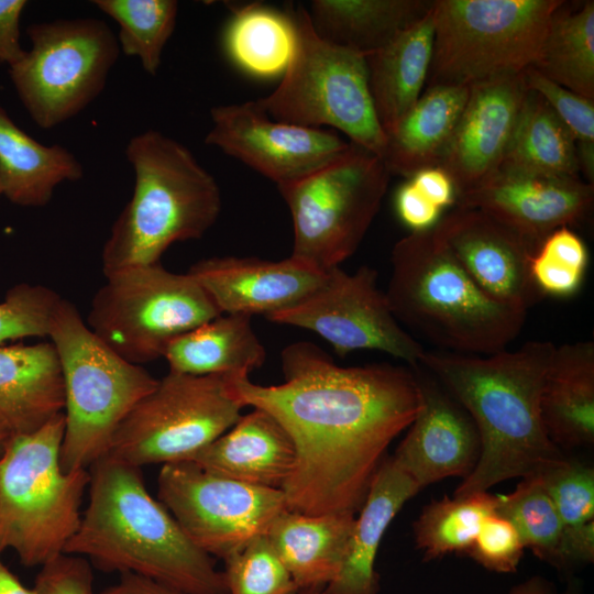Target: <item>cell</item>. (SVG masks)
Masks as SVG:
<instances>
[{
	"mask_svg": "<svg viewBox=\"0 0 594 594\" xmlns=\"http://www.w3.org/2000/svg\"><path fill=\"white\" fill-rule=\"evenodd\" d=\"M280 363L277 385L226 376L231 394L270 414L294 444L280 488L287 509L356 515L387 448L418 411L415 375L408 365L341 366L308 341L287 345Z\"/></svg>",
	"mask_w": 594,
	"mask_h": 594,
	"instance_id": "obj_1",
	"label": "cell"
},
{
	"mask_svg": "<svg viewBox=\"0 0 594 594\" xmlns=\"http://www.w3.org/2000/svg\"><path fill=\"white\" fill-rule=\"evenodd\" d=\"M556 345L534 340L487 355L426 351L419 361L472 417L481 455L455 497L538 474L564 458L541 417V393Z\"/></svg>",
	"mask_w": 594,
	"mask_h": 594,
	"instance_id": "obj_2",
	"label": "cell"
},
{
	"mask_svg": "<svg viewBox=\"0 0 594 594\" xmlns=\"http://www.w3.org/2000/svg\"><path fill=\"white\" fill-rule=\"evenodd\" d=\"M88 471V503L65 553L103 572L138 574L187 594H228L223 572L151 495L141 468L106 454Z\"/></svg>",
	"mask_w": 594,
	"mask_h": 594,
	"instance_id": "obj_3",
	"label": "cell"
},
{
	"mask_svg": "<svg viewBox=\"0 0 594 594\" xmlns=\"http://www.w3.org/2000/svg\"><path fill=\"white\" fill-rule=\"evenodd\" d=\"M125 157L134 173L133 193L103 244L105 276L160 263L172 244L200 239L221 211L217 180L178 141L146 130L130 139Z\"/></svg>",
	"mask_w": 594,
	"mask_h": 594,
	"instance_id": "obj_4",
	"label": "cell"
},
{
	"mask_svg": "<svg viewBox=\"0 0 594 594\" xmlns=\"http://www.w3.org/2000/svg\"><path fill=\"white\" fill-rule=\"evenodd\" d=\"M391 263V310L430 342L453 353L487 355L506 350L520 333L527 311L485 294L435 228L397 241Z\"/></svg>",
	"mask_w": 594,
	"mask_h": 594,
	"instance_id": "obj_5",
	"label": "cell"
},
{
	"mask_svg": "<svg viewBox=\"0 0 594 594\" xmlns=\"http://www.w3.org/2000/svg\"><path fill=\"white\" fill-rule=\"evenodd\" d=\"M64 427L61 413L0 450V552L14 550L25 566L64 553L81 521L90 474L62 468Z\"/></svg>",
	"mask_w": 594,
	"mask_h": 594,
	"instance_id": "obj_6",
	"label": "cell"
},
{
	"mask_svg": "<svg viewBox=\"0 0 594 594\" xmlns=\"http://www.w3.org/2000/svg\"><path fill=\"white\" fill-rule=\"evenodd\" d=\"M48 338L64 381L61 465L88 470L108 454L120 424L158 380L101 342L67 299H61L53 315Z\"/></svg>",
	"mask_w": 594,
	"mask_h": 594,
	"instance_id": "obj_7",
	"label": "cell"
},
{
	"mask_svg": "<svg viewBox=\"0 0 594 594\" xmlns=\"http://www.w3.org/2000/svg\"><path fill=\"white\" fill-rule=\"evenodd\" d=\"M289 13L296 29L293 58L279 85L257 103L278 121L338 130L382 158L386 135L371 95L366 56L320 37L304 7Z\"/></svg>",
	"mask_w": 594,
	"mask_h": 594,
	"instance_id": "obj_8",
	"label": "cell"
},
{
	"mask_svg": "<svg viewBox=\"0 0 594 594\" xmlns=\"http://www.w3.org/2000/svg\"><path fill=\"white\" fill-rule=\"evenodd\" d=\"M562 0H435L427 86H470L531 66Z\"/></svg>",
	"mask_w": 594,
	"mask_h": 594,
	"instance_id": "obj_9",
	"label": "cell"
},
{
	"mask_svg": "<svg viewBox=\"0 0 594 594\" xmlns=\"http://www.w3.org/2000/svg\"><path fill=\"white\" fill-rule=\"evenodd\" d=\"M389 177L380 156L351 143L320 168L277 185L293 220L290 256L323 272L340 266L365 237Z\"/></svg>",
	"mask_w": 594,
	"mask_h": 594,
	"instance_id": "obj_10",
	"label": "cell"
},
{
	"mask_svg": "<svg viewBox=\"0 0 594 594\" xmlns=\"http://www.w3.org/2000/svg\"><path fill=\"white\" fill-rule=\"evenodd\" d=\"M220 315L191 275L156 263L106 275L86 323L120 358L141 365L163 358L172 341Z\"/></svg>",
	"mask_w": 594,
	"mask_h": 594,
	"instance_id": "obj_11",
	"label": "cell"
},
{
	"mask_svg": "<svg viewBox=\"0 0 594 594\" xmlns=\"http://www.w3.org/2000/svg\"><path fill=\"white\" fill-rule=\"evenodd\" d=\"M31 48L9 68L31 119L53 129L85 110L103 90L120 55L116 34L99 19H61L26 29Z\"/></svg>",
	"mask_w": 594,
	"mask_h": 594,
	"instance_id": "obj_12",
	"label": "cell"
},
{
	"mask_svg": "<svg viewBox=\"0 0 594 594\" xmlns=\"http://www.w3.org/2000/svg\"><path fill=\"white\" fill-rule=\"evenodd\" d=\"M226 375L168 372L118 427L108 454L134 466L193 461L242 416Z\"/></svg>",
	"mask_w": 594,
	"mask_h": 594,
	"instance_id": "obj_13",
	"label": "cell"
},
{
	"mask_svg": "<svg viewBox=\"0 0 594 594\" xmlns=\"http://www.w3.org/2000/svg\"><path fill=\"white\" fill-rule=\"evenodd\" d=\"M157 495L187 537L222 560L266 535L287 509L282 490L224 477L191 461L162 465Z\"/></svg>",
	"mask_w": 594,
	"mask_h": 594,
	"instance_id": "obj_14",
	"label": "cell"
},
{
	"mask_svg": "<svg viewBox=\"0 0 594 594\" xmlns=\"http://www.w3.org/2000/svg\"><path fill=\"white\" fill-rule=\"evenodd\" d=\"M266 318L317 333L342 358L354 351L376 350L411 366L426 352L393 315L377 286V271L370 266L353 274L333 267L319 289Z\"/></svg>",
	"mask_w": 594,
	"mask_h": 594,
	"instance_id": "obj_15",
	"label": "cell"
},
{
	"mask_svg": "<svg viewBox=\"0 0 594 594\" xmlns=\"http://www.w3.org/2000/svg\"><path fill=\"white\" fill-rule=\"evenodd\" d=\"M208 145L220 148L277 185L299 179L344 153L351 142L330 129L309 128L271 118L246 101L210 111Z\"/></svg>",
	"mask_w": 594,
	"mask_h": 594,
	"instance_id": "obj_16",
	"label": "cell"
},
{
	"mask_svg": "<svg viewBox=\"0 0 594 594\" xmlns=\"http://www.w3.org/2000/svg\"><path fill=\"white\" fill-rule=\"evenodd\" d=\"M594 186L581 178L501 167L457 205L482 210L525 239L536 251L561 227L583 221L591 212Z\"/></svg>",
	"mask_w": 594,
	"mask_h": 594,
	"instance_id": "obj_17",
	"label": "cell"
},
{
	"mask_svg": "<svg viewBox=\"0 0 594 594\" xmlns=\"http://www.w3.org/2000/svg\"><path fill=\"white\" fill-rule=\"evenodd\" d=\"M410 369L419 408L392 459L420 490L446 477L463 480L481 455L477 428L465 408L428 370L419 363Z\"/></svg>",
	"mask_w": 594,
	"mask_h": 594,
	"instance_id": "obj_18",
	"label": "cell"
},
{
	"mask_svg": "<svg viewBox=\"0 0 594 594\" xmlns=\"http://www.w3.org/2000/svg\"><path fill=\"white\" fill-rule=\"evenodd\" d=\"M435 230L468 275L491 298L528 311L542 297L529 270L535 250L486 212L455 206L442 216Z\"/></svg>",
	"mask_w": 594,
	"mask_h": 594,
	"instance_id": "obj_19",
	"label": "cell"
},
{
	"mask_svg": "<svg viewBox=\"0 0 594 594\" xmlns=\"http://www.w3.org/2000/svg\"><path fill=\"white\" fill-rule=\"evenodd\" d=\"M527 88L522 73L503 74L469 86V95L440 163L457 199L493 176L509 146Z\"/></svg>",
	"mask_w": 594,
	"mask_h": 594,
	"instance_id": "obj_20",
	"label": "cell"
},
{
	"mask_svg": "<svg viewBox=\"0 0 594 594\" xmlns=\"http://www.w3.org/2000/svg\"><path fill=\"white\" fill-rule=\"evenodd\" d=\"M221 314L268 317L319 289L327 272L292 256L279 260L222 256L204 258L187 272Z\"/></svg>",
	"mask_w": 594,
	"mask_h": 594,
	"instance_id": "obj_21",
	"label": "cell"
},
{
	"mask_svg": "<svg viewBox=\"0 0 594 594\" xmlns=\"http://www.w3.org/2000/svg\"><path fill=\"white\" fill-rule=\"evenodd\" d=\"M295 458L294 444L284 428L266 411L253 408L191 462L224 477L280 490Z\"/></svg>",
	"mask_w": 594,
	"mask_h": 594,
	"instance_id": "obj_22",
	"label": "cell"
},
{
	"mask_svg": "<svg viewBox=\"0 0 594 594\" xmlns=\"http://www.w3.org/2000/svg\"><path fill=\"white\" fill-rule=\"evenodd\" d=\"M64 404L62 366L51 341L0 348V422L10 436L37 430Z\"/></svg>",
	"mask_w": 594,
	"mask_h": 594,
	"instance_id": "obj_23",
	"label": "cell"
},
{
	"mask_svg": "<svg viewBox=\"0 0 594 594\" xmlns=\"http://www.w3.org/2000/svg\"><path fill=\"white\" fill-rule=\"evenodd\" d=\"M419 491L392 457L384 459L355 517L341 570L321 594L380 593L375 562L381 541L402 507Z\"/></svg>",
	"mask_w": 594,
	"mask_h": 594,
	"instance_id": "obj_24",
	"label": "cell"
},
{
	"mask_svg": "<svg viewBox=\"0 0 594 594\" xmlns=\"http://www.w3.org/2000/svg\"><path fill=\"white\" fill-rule=\"evenodd\" d=\"M355 515H307L285 509L266 537L299 591L323 590L339 574Z\"/></svg>",
	"mask_w": 594,
	"mask_h": 594,
	"instance_id": "obj_25",
	"label": "cell"
},
{
	"mask_svg": "<svg viewBox=\"0 0 594 594\" xmlns=\"http://www.w3.org/2000/svg\"><path fill=\"white\" fill-rule=\"evenodd\" d=\"M433 36L432 3L425 16L386 46L366 56L371 95L386 136L424 92L432 58Z\"/></svg>",
	"mask_w": 594,
	"mask_h": 594,
	"instance_id": "obj_26",
	"label": "cell"
},
{
	"mask_svg": "<svg viewBox=\"0 0 594 594\" xmlns=\"http://www.w3.org/2000/svg\"><path fill=\"white\" fill-rule=\"evenodd\" d=\"M541 417L557 447H588L594 442V342L556 346L542 393Z\"/></svg>",
	"mask_w": 594,
	"mask_h": 594,
	"instance_id": "obj_27",
	"label": "cell"
},
{
	"mask_svg": "<svg viewBox=\"0 0 594 594\" xmlns=\"http://www.w3.org/2000/svg\"><path fill=\"white\" fill-rule=\"evenodd\" d=\"M468 95V86H427L386 136L382 160L391 175L408 178L422 168L440 165Z\"/></svg>",
	"mask_w": 594,
	"mask_h": 594,
	"instance_id": "obj_28",
	"label": "cell"
},
{
	"mask_svg": "<svg viewBox=\"0 0 594 594\" xmlns=\"http://www.w3.org/2000/svg\"><path fill=\"white\" fill-rule=\"evenodd\" d=\"M84 176L78 158L59 144L44 145L19 128L0 107V189L21 207L46 206L54 189Z\"/></svg>",
	"mask_w": 594,
	"mask_h": 594,
	"instance_id": "obj_29",
	"label": "cell"
},
{
	"mask_svg": "<svg viewBox=\"0 0 594 594\" xmlns=\"http://www.w3.org/2000/svg\"><path fill=\"white\" fill-rule=\"evenodd\" d=\"M429 0H315L308 11L323 40L367 56L425 16Z\"/></svg>",
	"mask_w": 594,
	"mask_h": 594,
	"instance_id": "obj_30",
	"label": "cell"
},
{
	"mask_svg": "<svg viewBox=\"0 0 594 594\" xmlns=\"http://www.w3.org/2000/svg\"><path fill=\"white\" fill-rule=\"evenodd\" d=\"M250 316L221 314L169 343V371L189 375H249L263 366L266 351Z\"/></svg>",
	"mask_w": 594,
	"mask_h": 594,
	"instance_id": "obj_31",
	"label": "cell"
},
{
	"mask_svg": "<svg viewBox=\"0 0 594 594\" xmlns=\"http://www.w3.org/2000/svg\"><path fill=\"white\" fill-rule=\"evenodd\" d=\"M501 167L581 178L571 133L544 99L532 90L527 89Z\"/></svg>",
	"mask_w": 594,
	"mask_h": 594,
	"instance_id": "obj_32",
	"label": "cell"
},
{
	"mask_svg": "<svg viewBox=\"0 0 594 594\" xmlns=\"http://www.w3.org/2000/svg\"><path fill=\"white\" fill-rule=\"evenodd\" d=\"M565 3V2H564ZM552 16L531 65L556 84L594 100V1Z\"/></svg>",
	"mask_w": 594,
	"mask_h": 594,
	"instance_id": "obj_33",
	"label": "cell"
},
{
	"mask_svg": "<svg viewBox=\"0 0 594 594\" xmlns=\"http://www.w3.org/2000/svg\"><path fill=\"white\" fill-rule=\"evenodd\" d=\"M226 47L232 61L253 76L283 75L296 47L293 18L262 4L242 7L228 24Z\"/></svg>",
	"mask_w": 594,
	"mask_h": 594,
	"instance_id": "obj_34",
	"label": "cell"
},
{
	"mask_svg": "<svg viewBox=\"0 0 594 594\" xmlns=\"http://www.w3.org/2000/svg\"><path fill=\"white\" fill-rule=\"evenodd\" d=\"M496 495L488 492L427 504L414 522L416 547L424 561L451 553H465L474 542L486 517L495 513Z\"/></svg>",
	"mask_w": 594,
	"mask_h": 594,
	"instance_id": "obj_35",
	"label": "cell"
},
{
	"mask_svg": "<svg viewBox=\"0 0 594 594\" xmlns=\"http://www.w3.org/2000/svg\"><path fill=\"white\" fill-rule=\"evenodd\" d=\"M92 3L119 28L118 43L127 56L138 57L143 69L155 76L177 18L175 0H94Z\"/></svg>",
	"mask_w": 594,
	"mask_h": 594,
	"instance_id": "obj_36",
	"label": "cell"
},
{
	"mask_svg": "<svg viewBox=\"0 0 594 594\" xmlns=\"http://www.w3.org/2000/svg\"><path fill=\"white\" fill-rule=\"evenodd\" d=\"M495 514L514 525L525 548L557 566L564 524L538 474L522 477L510 494L496 495Z\"/></svg>",
	"mask_w": 594,
	"mask_h": 594,
	"instance_id": "obj_37",
	"label": "cell"
},
{
	"mask_svg": "<svg viewBox=\"0 0 594 594\" xmlns=\"http://www.w3.org/2000/svg\"><path fill=\"white\" fill-rule=\"evenodd\" d=\"M587 263L583 240L570 227H561L532 253L530 276L541 296L569 297L580 289Z\"/></svg>",
	"mask_w": 594,
	"mask_h": 594,
	"instance_id": "obj_38",
	"label": "cell"
},
{
	"mask_svg": "<svg viewBox=\"0 0 594 594\" xmlns=\"http://www.w3.org/2000/svg\"><path fill=\"white\" fill-rule=\"evenodd\" d=\"M228 594H297L290 573L266 535L258 536L224 560Z\"/></svg>",
	"mask_w": 594,
	"mask_h": 594,
	"instance_id": "obj_39",
	"label": "cell"
},
{
	"mask_svg": "<svg viewBox=\"0 0 594 594\" xmlns=\"http://www.w3.org/2000/svg\"><path fill=\"white\" fill-rule=\"evenodd\" d=\"M527 89L540 95L571 133L579 170L594 183V100L546 78L531 66L524 72Z\"/></svg>",
	"mask_w": 594,
	"mask_h": 594,
	"instance_id": "obj_40",
	"label": "cell"
},
{
	"mask_svg": "<svg viewBox=\"0 0 594 594\" xmlns=\"http://www.w3.org/2000/svg\"><path fill=\"white\" fill-rule=\"evenodd\" d=\"M62 297L43 285L21 283L0 302V344L26 337H48Z\"/></svg>",
	"mask_w": 594,
	"mask_h": 594,
	"instance_id": "obj_41",
	"label": "cell"
},
{
	"mask_svg": "<svg viewBox=\"0 0 594 594\" xmlns=\"http://www.w3.org/2000/svg\"><path fill=\"white\" fill-rule=\"evenodd\" d=\"M538 476L564 526H576L594 520L592 466L564 457L538 473Z\"/></svg>",
	"mask_w": 594,
	"mask_h": 594,
	"instance_id": "obj_42",
	"label": "cell"
},
{
	"mask_svg": "<svg viewBox=\"0 0 594 594\" xmlns=\"http://www.w3.org/2000/svg\"><path fill=\"white\" fill-rule=\"evenodd\" d=\"M524 550L514 525L494 513L484 519L466 554L491 572L515 573Z\"/></svg>",
	"mask_w": 594,
	"mask_h": 594,
	"instance_id": "obj_43",
	"label": "cell"
},
{
	"mask_svg": "<svg viewBox=\"0 0 594 594\" xmlns=\"http://www.w3.org/2000/svg\"><path fill=\"white\" fill-rule=\"evenodd\" d=\"M34 594H97L91 564L84 557L61 553L43 565L35 579Z\"/></svg>",
	"mask_w": 594,
	"mask_h": 594,
	"instance_id": "obj_44",
	"label": "cell"
},
{
	"mask_svg": "<svg viewBox=\"0 0 594 594\" xmlns=\"http://www.w3.org/2000/svg\"><path fill=\"white\" fill-rule=\"evenodd\" d=\"M395 209L400 221L411 232L433 229L444 212L426 198L408 179L395 195Z\"/></svg>",
	"mask_w": 594,
	"mask_h": 594,
	"instance_id": "obj_45",
	"label": "cell"
},
{
	"mask_svg": "<svg viewBox=\"0 0 594 594\" xmlns=\"http://www.w3.org/2000/svg\"><path fill=\"white\" fill-rule=\"evenodd\" d=\"M594 562V520L564 526L556 569L570 574L574 570Z\"/></svg>",
	"mask_w": 594,
	"mask_h": 594,
	"instance_id": "obj_46",
	"label": "cell"
},
{
	"mask_svg": "<svg viewBox=\"0 0 594 594\" xmlns=\"http://www.w3.org/2000/svg\"><path fill=\"white\" fill-rule=\"evenodd\" d=\"M26 4L25 0H0V63L9 68L26 53L20 42V20Z\"/></svg>",
	"mask_w": 594,
	"mask_h": 594,
	"instance_id": "obj_47",
	"label": "cell"
},
{
	"mask_svg": "<svg viewBox=\"0 0 594 594\" xmlns=\"http://www.w3.org/2000/svg\"><path fill=\"white\" fill-rule=\"evenodd\" d=\"M408 179L426 198L443 212L457 205L455 186L449 174L440 166L422 168Z\"/></svg>",
	"mask_w": 594,
	"mask_h": 594,
	"instance_id": "obj_48",
	"label": "cell"
},
{
	"mask_svg": "<svg viewBox=\"0 0 594 594\" xmlns=\"http://www.w3.org/2000/svg\"><path fill=\"white\" fill-rule=\"evenodd\" d=\"M97 594H187L155 580L133 573L120 574L117 583Z\"/></svg>",
	"mask_w": 594,
	"mask_h": 594,
	"instance_id": "obj_49",
	"label": "cell"
},
{
	"mask_svg": "<svg viewBox=\"0 0 594 594\" xmlns=\"http://www.w3.org/2000/svg\"><path fill=\"white\" fill-rule=\"evenodd\" d=\"M508 594H558L554 585L547 579L535 575L510 588Z\"/></svg>",
	"mask_w": 594,
	"mask_h": 594,
	"instance_id": "obj_50",
	"label": "cell"
},
{
	"mask_svg": "<svg viewBox=\"0 0 594 594\" xmlns=\"http://www.w3.org/2000/svg\"><path fill=\"white\" fill-rule=\"evenodd\" d=\"M0 594H34L2 562L0 552Z\"/></svg>",
	"mask_w": 594,
	"mask_h": 594,
	"instance_id": "obj_51",
	"label": "cell"
},
{
	"mask_svg": "<svg viewBox=\"0 0 594 594\" xmlns=\"http://www.w3.org/2000/svg\"><path fill=\"white\" fill-rule=\"evenodd\" d=\"M561 594H583L581 582L576 579H570L564 592Z\"/></svg>",
	"mask_w": 594,
	"mask_h": 594,
	"instance_id": "obj_52",
	"label": "cell"
},
{
	"mask_svg": "<svg viewBox=\"0 0 594 594\" xmlns=\"http://www.w3.org/2000/svg\"><path fill=\"white\" fill-rule=\"evenodd\" d=\"M9 437H10V433L4 428V426L0 422V450Z\"/></svg>",
	"mask_w": 594,
	"mask_h": 594,
	"instance_id": "obj_53",
	"label": "cell"
},
{
	"mask_svg": "<svg viewBox=\"0 0 594 594\" xmlns=\"http://www.w3.org/2000/svg\"><path fill=\"white\" fill-rule=\"evenodd\" d=\"M322 590H306L299 591L297 594H321Z\"/></svg>",
	"mask_w": 594,
	"mask_h": 594,
	"instance_id": "obj_54",
	"label": "cell"
},
{
	"mask_svg": "<svg viewBox=\"0 0 594 594\" xmlns=\"http://www.w3.org/2000/svg\"><path fill=\"white\" fill-rule=\"evenodd\" d=\"M0 196H1V189H0Z\"/></svg>",
	"mask_w": 594,
	"mask_h": 594,
	"instance_id": "obj_55",
	"label": "cell"
}]
</instances>
